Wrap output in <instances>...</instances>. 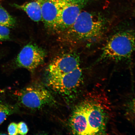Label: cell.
Wrapping results in <instances>:
<instances>
[{"label": "cell", "mask_w": 135, "mask_h": 135, "mask_svg": "<svg viewBox=\"0 0 135 135\" xmlns=\"http://www.w3.org/2000/svg\"><path fill=\"white\" fill-rule=\"evenodd\" d=\"M16 23L15 18L0 5V25L9 28H13L15 26Z\"/></svg>", "instance_id": "11"}, {"label": "cell", "mask_w": 135, "mask_h": 135, "mask_svg": "<svg viewBox=\"0 0 135 135\" xmlns=\"http://www.w3.org/2000/svg\"><path fill=\"white\" fill-rule=\"evenodd\" d=\"M18 100L23 106L31 109H38L55 102L49 91L38 85L29 86L17 94Z\"/></svg>", "instance_id": "4"}, {"label": "cell", "mask_w": 135, "mask_h": 135, "mask_svg": "<svg viewBox=\"0 0 135 135\" xmlns=\"http://www.w3.org/2000/svg\"><path fill=\"white\" fill-rule=\"evenodd\" d=\"M98 98H86L74 109L69 124L73 134H102L105 132L108 118L107 105Z\"/></svg>", "instance_id": "1"}, {"label": "cell", "mask_w": 135, "mask_h": 135, "mask_svg": "<svg viewBox=\"0 0 135 135\" xmlns=\"http://www.w3.org/2000/svg\"><path fill=\"white\" fill-rule=\"evenodd\" d=\"M80 67V59L74 53L60 55L54 59L49 65V76H58L72 71Z\"/></svg>", "instance_id": "8"}, {"label": "cell", "mask_w": 135, "mask_h": 135, "mask_svg": "<svg viewBox=\"0 0 135 135\" xmlns=\"http://www.w3.org/2000/svg\"><path fill=\"white\" fill-rule=\"evenodd\" d=\"M13 107L8 104L0 102V125L4 122L8 116L13 113Z\"/></svg>", "instance_id": "12"}, {"label": "cell", "mask_w": 135, "mask_h": 135, "mask_svg": "<svg viewBox=\"0 0 135 135\" xmlns=\"http://www.w3.org/2000/svg\"><path fill=\"white\" fill-rule=\"evenodd\" d=\"M8 131L9 135L18 134V124L15 122L11 123L8 126Z\"/></svg>", "instance_id": "15"}, {"label": "cell", "mask_w": 135, "mask_h": 135, "mask_svg": "<svg viewBox=\"0 0 135 135\" xmlns=\"http://www.w3.org/2000/svg\"></svg>", "instance_id": "17"}, {"label": "cell", "mask_w": 135, "mask_h": 135, "mask_svg": "<svg viewBox=\"0 0 135 135\" xmlns=\"http://www.w3.org/2000/svg\"><path fill=\"white\" fill-rule=\"evenodd\" d=\"M134 33L125 31L115 34L103 48L101 58L121 60L130 57L134 50Z\"/></svg>", "instance_id": "3"}, {"label": "cell", "mask_w": 135, "mask_h": 135, "mask_svg": "<svg viewBox=\"0 0 135 135\" xmlns=\"http://www.w3.org/2000/svg\"><path fill=\"white\" fill-rule=\"evenodd\" d=\"M82 71L80 67L72 71L58 76H49L48 84L55 92L68 94L80 86L82 80Z\"/></svg>", "instance_id": "5"}, {"label": "cell", "mask_w": 135, "mask_h": 135, "mask_svg": "<svg viewBox=\"0 0 135 135\" xmlns=\"http://www.w3.org/2000/svg\"><path fill=\"white\" fill-rule=\"evenodd\" d=\"M46 55L43 49L35 44L29 43L18 54L16 63L18 67L33 71L43 63Z\"/></svg>", "instance_id": "7"}, {"label": "cell", "mask_w": 135, "mask_h": 135, "mask_svg": "<svg viewBox=\"0 0 135 135\" xmlns=\"http://www.w3.org/2000/svg\"><path fill=\"white\" fill-rule=\"evenodd\" d=\"M88 0H65L53 30L60 34L73 24Z\"/></svg>", "instance_id": "6"}, {"label": "cell", "mask_w": 135, "mask_h": 135, "mask_svg": "<svg viewBox=\"0 0 135 135\" xmlns=\"http://www.w3.org/2000/svg\"><path fill=\"white\" fill-rule=\"evenodd\" d=\"M18 134L20 135H25L28 133V129L26 123L21 122L18 124Z\"/></svg>", "instance_id": "14"}, {"label": "cell", "mask_w": 135, "mask_h": 135, "mask_svg": "<svg viewBox=\"0 0 135 135\" xmlns=\"http://www.w3.org/2000/svg\"><path fill=\"white\" fill-rule=\"evenodd\" d=\"M2 1V0H0V1Z\"/></svg>", "instance_id": "16"}, {"label": "cell", "mask_w": 135, "mask_h": 135, "mask_svg": "<svg viewBox=\"0 0 135 135\" xmlns=\"http://www.w3.org/2000/svg\"><path fill=\"white\" fill-rule=\"evenodd\" d=\"M41 6L42 20L45 26L53 29L65 0H37Z\"/></svg>", "instance_id": "9"}, {"label": "cell", "mask_w": 135, "mask_h": 135, "mask_svg": "<svg viewBox=\"0 0 135 135\" xmlns=\"http://www.w3.org/2000/svg\"><path fill=\"white\" fill-rule=\"evenodd\" d=\"M10 33L9 28L0 25V42L9 40Z\"/></svg>", "instance_id": "13"}, {"label": "cell", "mask_w": 135, "mask_h": 135, "mask_svg": "<svg viewBox=\"0 0 135 135\" xmlns=\"http://www.w3.org/2000/svg\"><path fill=\"white\" fill-rule=\"evenodd\" d=\"M14 6L15 7L25 11L33 21H42L41 7L37 0L21 5L15 4Z\"/></svg>", "instance_id": "10"}, {"label": "cell", "mask_w": 135, "mask_h": 135, "mask_svg": "<svg viewBox=\"0 0 135 135\" xmlns=\"http://www.w3.org/2000/svg\"><path fill=\"white\" fill-rule=\"evenodd\" d=\"M105 27V22L102 18L82 11L73 24L60 33L61 40L70 44L90 41L102 35Z\"/></svg>", "instance_id": "2"}]
</instances>
